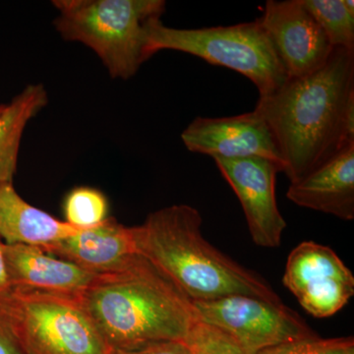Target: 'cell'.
I'll return each instance as SVG.
<instances>
[{"label": "cell", "instance_id": "cell-1", "mask_svg": "<svg viewBox=\"0 0 354 354\" xmlns=\"http://www.w3.org/2000/svg\"><path fill=\"white\" fill-rule=\"evenodd\" d=\"M254 111L269 127L290 183L354 143V50L334 48L327 64L259 97Z\"/></svg>", "mask_w": 354, "mask_h": 354}, {"label": "cell", "instance_id": "cell-2", "mask_svg": "<svg viewBox=\"0 0 354 354\" xmlns=\"http://www.w3.org/2000/svg\"><path fill=\"white\" fill-rule=\"evenodd\" d=\"M80 300L113 351L183 342L198 320L189 298L139 254L95 274Z\"/></svg>", "mask_w": 354, "mask_h": 354}, {"label": "cell", "instance_id": "cell-3", "mask_svg": "<svg viewBox=\"0 0 354 354\" xmlns=\"http://www.w3.org/2000/svg\"><path fill=\"white\" fill-rule=\"evenodd\" d=\"M202 225L201 214L189 205L157 209L134 227L137 253L191 301L247 295L283 304L262 277L212 245Z\"/></svg>", "mask_w": 354, "mask_h": 354}, {"label": "cell", "instance_id": "cell-4", "mask_svg": "<svg viewBox=\"0 0 354 354\" xmlns=\"http://www.w3.org/2000/svg\"><path fill=\"white\" fill-rule=\"evenodd\" d=\"M60 36L94 51L113 79L136 75L147 55L150 26L160 20L164 0H55Z\"/></svg>", "mask_w": 354, "mask_h": 354}, {"label": "cell", "instance_id": "cell-5", "mask_svg": "<svg viewBox=\"0 0 354 354\" xmlns=\"http://www.w3.org/2000/svg\"><path fill=\"white\" fill-rule=\"evenodd\" d=\"M165 50L188 53L209 64L234 70L256 86L260 97L272 94L288 80L271 39L257 19L201 29L167 27L158 20L149 29L147 55L151 58Z\"/></svg>", "mask_w": 354, "mask_h": 354}, {"label": "cell", "instance_id": "cell-6", "mask_svg": "<svg viewBox=\"0 0 354 354\" xmlns=\"http://www.w3.org/2000/svg\"><path fill=\"white\" fill-rule=\"evenodd\" d=\"M26 354H111L80 297L13 290L1 301Z\"/></svg>", "mask_w": 354, "mask_h": 354}, {"label": "cell", "instance_id": "cell-7", "mask_svg": "<svg viewBox=\"0 0 354 354\" xmlns=\"http://www.w3.org/2000/svg\"><path fill=\"white\" fill-rule=\"evenodd\" d=\"M198 320L223 330L251 354L317 335L295 311L247 295L192 301Z\"/></svg>", "mask_w": 354, "mask_h": 354}, {"label": "cell", "instance_id": "cell-8", "mask_svg": "<svg viewBox=\"0 0 354 354\" xmlns=\"http://www.w3.org/2000/svg\"><path fill=\"white\" fill-rule=\"evenodd\" d=\"M283 281L300 306L319 319L335 315L354 295L353 272L332 248L314 241L291 251Z\"/></svg>", "mask_w": 354, "mask_h": 354}, {"label": "cell", "instance_id": "cell-9", "mask_svg": "<svg viewBox=\"0 0 354 354\" xmlns=\"http://www.w3.org/2000/svg\"><path fill=\"white\" fill-rule=\"evenodd\" d=\"M257 21L271 39L288 78L318 71L334 50L302 0H268Z\"/></svg>", "mask_w": 354, "mask_h": 354}, {"label": "cell", "instance_id": "cell-10", "mask_svg": "<svg viewBox=\"0 0 354 354\" xmlns=\"http://www.w3.org/2000/svg\"><path fill=\"white\" fill-rule=\"evenodd\" d=\"M214 160L241 202L254 243L264 248L281 245L286 221L277 204L276 177L281 167L258 157Z\"/></svg>", "mask_w": 354, "mask_h": 354}, {"label": "cell", "instance_id": "cell-11", "mask_svg": "<svg viewBox=\"0 0 354 354\" xmlns=\"http://www.w3.org/2000/svg\"><path fill=\"white\" fill-rule=\"evenodd\" d=\"M192 153L213 158L258 157L276 162L283 172L281 153L269 127L255 111L227 118H196L181 134Z\"/></svg>", "mask_w": 354, "mask_h": 354}, {"label": "cell", "instance_id": "cell-12", "mask_svg": "<svg viewBox=\"0 0 354 354\" xmlns=\"http://www.w3.org/2000/svg\"><path fill=\"white\" fill-rule=\"evenodd\" d=\"M41 249L94 274L116 271L138 254L134 227H125L111 216L97 227L81 230Z\"/></svg>", "mask_w": 354, "mask_h": 354}, {"label": "cell", "instance_id": "cell-13", "mask_svg": "<svg viewBox=\"0 0 354 354\" xmlns=\"http://www.w3.org/2000/svg\"><path fill=\"white\" fill-rule=\"evenodd\" d=\"M4 257L12 290L80 297L95 277L37 246L4 243Z\"/></svg>", "mask_w": 354, "mask_h": 354}, {"label": "cell", "instance_id": "cell-14", "mask_svg": "<svg viewBox=\"0 0 354 354\" xmlns=\"http://www.w3.org/2000/svg\"><path fill=\"white\" fill-rule=\"evenodd\" d=\"M286 198L302 208L342 221L354 218V143L304 178L290 183Z\"/></svg>", "mask_w": 354, "mask_h": 354}, {"label": "cell", "instance_id": "cell-15", "mask_svg": "<svg viewBox=\"0 0 354 354\" xmlns=\"http://www.w3.org/2000/svg\"><path fill=\"white\" fill-rule=\"evenodd\" d=\"M80 230L25 201L13 183H0V239L4 243L44 248Z\"/></svg>", "mask_w": 354, "mask_h": 354}, {"label": "cell", "instance_id": "cell-16", "mask_svg": "<svg viewBox=\"0 0 354 354\" xmlns=\"http://www.w3.org/2000/svg\"><path fill=\"white\" fill-rule=\"evenodd\" d=\"M48 102L44 85L30 84L0 113V183H13L26 127Z\"/></svg>", "mask_w": 354, "mask_h": 354}, {"label": "cell", "instance_id": "cell-17", "mask_svg": "<svg viewBox=\"0 0 354 354\" xmlns=\"http://www.w3.org/2000/svg\"><path fill=\"white\" fill-rule=\"evenodd\" d=\"M334 48L354 50V14L344 0H302Z\"/></svg>", "mask_w": 354, "mask_h": 354}, {"label": "cell", "instance_id": "cell-18", "mask_svg": "<svg viewBox=\"0 0 354 354\" xmlns=\"http://www.w3.org/2000/svg\"><path fill=\"white\" fill-rule=\"evenodd\" d=\"M109 205L106 195L88 186L73 188L65 197V221L81 230L97 227L109 218Z\"/></svg>", "mask_w": 354, "mask_h": 354}, {"label": "cell", "instance_id": "cell-19", "mask_svg": "<svg viewBox=\"0 0 354 354\" xmlns=\"http://www.w3.org/2000/svg\"><path fill=\"white\" fill-rule=\"evenodd\" d=\"M187 354H251L230 335L197 320L183 342Z\"/></svg>", "mask_w": 354, "mask_h": 354}, {"label": "cell", "instance_id": "cell-20", "mask_svg": "<svg viewBox=\"0 0 354 354\" xmlns=\"http://www.w3.org/2000/svg\"><path fill=\"white\" fill-rule=\"evenodd\" d=\"M257 354H354V339H321L315 335L263 349Z\"/></svg>", "mask_w": 354, "mask_h": 354}, {"label": "cell", "instance_id": "cell-21", "mask_svg": "<svg viewBox=\"0 0 354 354\" xmlns=\"http://www.w3.org/2000/svg\"><path fill=\"white\" fill-rule=\"evenodd\" d=\"M0 300V354H26L14 334Z\"/></svg>", "mask_w": 354, "mask_h": 354}, {"label": "cell", "instance_id": "cell-22", "mask_svg": "<svg viewBox=\"0 0 354 354\" xmlns=\"http://www.w3.org/2000/svg\"><path fill=\"white\" fill-rule=\"evenodd\" d=\"M111 354H187L183 342H167L150 344L131 351H113Z\"/></svg>", "mask_w": 354, "mask_h": 354}, {"label": "cell", "instance_id": "cell-23", "mask_svg": "<svg viewBox=\"0 0 354 354\" xmlns=\"http://www.w3.org/2000/svg\"><path fill=\"white\" fill-rule=\"evenodd\" d=\"M8 274H7L6 257H4V242L0 239V300L6 299L12 292Z\"/></svg>", "mask_w": 354, "mask_h": 354}, {"label": "cell", "instance_id": "cell-24", "mask_svg": "<svg viewBox=\"0 0 354 354\" xmlns=\"http://www.w3.org/2000/svg\"><path fill=\"white\" fill-rule=\"evenodd\" d=\"M6 104H0V113H2V111H4V109H6Z\"/></svg>", "mask_w": 354, "mask_h": 354}]
</instances>
